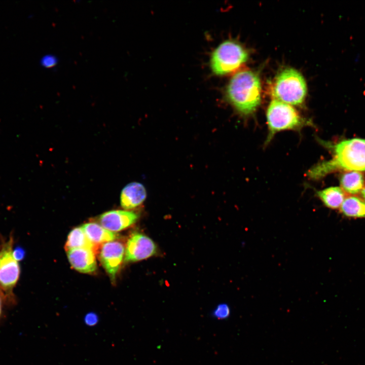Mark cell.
Here are the masks:
<instances>
[{
    "label": "cell",
    "instance_id": "cell-1",
    "mask_svg": "<svg viewBox=\"0 0 365 365\" xmlns=\"http://www.w3.org/2000/svg\"><path fill=\"white\" fill-rule=\"evenodd\" d=\"M326 146L332 152V159L310 169L307 174L310 178L320 179L340 170L365 171V139L354 138Z\"/></svg>",
    "mask_w": 365,
    "mask_h": 365
},
{
    "label": "cell",
    "instance_id": "cell-2",
    "mask_svg": "<svg viewBox=\"0 0 365 365\" xmlns=\"http://www.w3.org/2000/svg\"><path fill=\"white\" fill-rule=\"evenodd\" d=\"M259 76L250 70H242L230 80L226 89L228 100L240 114H252L261 101Z\"/></svg>",
    "mask_w": 365,
    "mask_h": 365
},
{
    "label": "cell",
    "instance_id": "cell-3",
    "mask_svg": "<svg viewBox=\"0 0 365 365\" xmlns=\"http://www.w3.org/2000/svg\"><path fill=\"white\" fill-rule=\"evenodd\" d=\"M268 133L265 144H268L276 133L283 130H298L308 125L309 122L301 117L290 105L276 99L270 103L266 114Z\"/></svg>",
    "mask_w": 365,
    "mask_h": 365
},
{
    "label": "cell",
    "instance_id": "cell-4",
    "mask_svg": "<svg viewBox=\"0 0 365 365\" xmlns=\"http://www.w3.org/2000/svg\"><path fill=\"white\" fill-rule=\"evenodd\" d=\"M273 95L277 100L289 105L302 104L307 94V86L302 74L293 68H286L276 77Z\"/></svg>",
    "mask_w": 365,
    "mask_h": 365
},
{
    "label": "cell",
    "instance_id": "cell-5",
    "mask_svg": "<svg viewBox=\"0 0 365 365\" xmlns=\"http://www.w3.org/2000/svg\"><path fill=\"white\" fill-rule=\"evenodd\" d=\"M247 51L237 42L227 40L220 44L213 51L210 67L213 74L222 76L232 72L247 60Z\"/></svg>",
    "mask_w": 365,
    "mask_h": 365
},
{
    "label": "cell",
    "instance_id": "cell-6",
    "mask_svg": "<svg viewBox=\"0 0 365 365\" xmlns=\"http://www.w3.org/2000/svg\"><path fill=\"white\" fill-rule=\"evenodd\" d=\"M14 243L11 235L7 241H4L0 250V294L4 301L8 302L15 301L13 289L20 276V266L13 258L12 248Z\"/></svg>",
    "mask_w": 365,
    "mask_h": 365
},
{
    "label": "cell",
    "instance_id": "cell-7",
    "mask_svg": "<svg viewBox=\"0 0 365 365\" xmlns=\"http://www.w3.org/2000/svg\"><path fill=\"white\" fill-rule=\"evenodd\" d=\"M125 252L124 244L118 240L105 243L101 246L98 258L113 283L124 260Z\"/></svg>",
    "mask_w": 365,
    "mask_h": 365
},
{
    "label": "cell",
    "instance_id": "cell-8",
    "mask_svg": "<svg viewBox=\"0 0 365 365\" xmlns=\"http://www.w3.org/2000/svg\"><path fill=\"white\" fill-rule=\"evenodd\" d=\"M156 252L157 246L150 237L140 233H134L127 241L124 261H141L153 256Z\"/></svg>",
    "mask_w": 365,
    "mask_h": 365
},
{
    "label": "cell",
    "instance_id": "cell-9",
    "mask_svg": "<svg viewBox=\"0 0 365 365\" xmlns=\"http://www.w3.org/2000/svg\"><path fill=\"white\" fill-rule=\"evenodd\" d=\"M138 218V214L133 211L113 210L101 214L98 217V222L106 230L116 233L130 227Z\"/></svg>",
    "mask_w": 365,
    "mask_h": 365
},
{
    "label": "cell",
    "instance_id": "cell-10",
    "mask_svg": "<svg viewBox=\"0 0 365 365\" xmlns=\"http://www.w3.org/2000/svg\"><path fill=\"white\" fill-rule=\"evenodd\" d=\"M68 261L76 271L85 274L93 273L97 270L95 252L85 248H75L66 251Z\"/></svg>",
    "mask_w": 365,
    "mask_h": 365
},
{
    "label": "cell",
    "instance_id": "cell-11",
    "mask_svg": "<svg viewBox=\"0 0 365 365\" xmlns=\"http://www.w3.org/2000/svg\"><path fill=\"white\" fill-rule=\"evenodd\" d=\"M146 197L147 192L143 185L137 182L129 183L121 191V205L126 210L132 209L141 204Z\"/></svg>",
    "mask_w": 365,
    "mask_h": 365
},
{
    "label": "cell",
    "instance_id": "cell-12",
    "mask_svg": "<svg viewBox=\"0 0 365 365\" xmlns=\"http://www.w3.org/2000/svg\"><path fill=\"white\" fill-rule=\"evenodd\" d=\"M81 227L88 239L97 246L98 244L114 241L119 238L117 233L106 230L98 223H87Z\"/></svg>",
    "mask_w": 365,
    "mask_h": 365
},
{
    "label": "cell",
    "instance_id": "cell-13",
    "mask_svg": "<svg viewBox=\"0 0 365 365\" xmlns=\"http://www.w3.org/2000/svg\"><path fill=\"white\" fill-rule=\"evenodd\" d=\"M316 195L324 206L332 209L340 208L345 199L343 190L338 187H331L318 191Z\"/></svg>",
    "mask_w": 365,
    "mask_h": 365
},
{
    "label": "cell",
    "instance_id": "cell-14",
    "mask_svg": "<svg viewBox=\"0 0 365 365\" xmlns=\"http://www.w3.org/2000/svg\"><path fill=\"white\" fill-rule=\"evenodd\" d=\"M340 185L345 192L351 195L357 194L364 188V176L358 171L345 172L341 176Z\"/></svg>",
    "mask_w": 365,
    "mask_h": 365
},
{
    "label": "cell",
    "instance_id": "cell-15",
    "mask_svg": "<svg viewBox=\"0 0 365 365\" xmlns=\"http://www.w3.org/2000/svg\"><path fill=\"white\" fill-rule=\"evenodd\" d=\"M80 248L91 249L95 252L98 248L88 239L81 226L74 228L69 232L64 246L66 251Z\"/></svg>",
    "mask_w": 365,
    "mask_h": 365
},
{
    "label": "cell",
    "instance_id": "cell-16",
    "mask_svg": "<svg viewBox=\"0 0 365 365\" xmlns=\"http://www.w3.org/2000/svg\"><path fill=\"white\" fill-rule=\"evenodd\" d=\"M340 211L347 217L365 218V201L355 196H349L344 199Z\"/></svg>",
    "mask_w": 365,
    "mask_h": 365
},
{
    "label": "cell",
    "instance_id": "cell-17",
    "mask_svg": "<svg viewBox=\"0 0 365 365\" xmlns=\"http://www.w3.org/2000/svg\"><path fill=\"white\" fill-rule=\"evenodd\" d=\"M230 314V307L227 304L218 305L212 312V315L218 319H224Z\"/></svg>",
    "mask_w": 365,
    "mask_h": 365
},
{
    "label": "cell",
    "instance_id": "cell-18",
    "mask_svg": "<svg viewBox=\"0 0 365 365\" xmlns=\"http://www.w3.org/2000/svg\"><path fill=\"white\" fill-rule=\"evenodd\" d=\"M83 321L86 325L94 326L98 323L99 317L95 312H90L85 314Z\"/></svg>",
    "mask_w": 365,
    "mask_h": 365
},
{
    "label": "cell",
    "instance_id": "cell-19",
    "mask_svg": "<svg viewBox=\"0 0 365 365\" xmlns=\"http://www.w3.org/2000/svg\"><path fill=\"white\" fill-rule=\"evenodd\" d=\"M57 60L56 57L48 55L44 56L41 60L42 65L47 68H50L57 64Z\"/></svg>",
    "mask_w": 365,
    "mask_h": 365
},
{
    "label": "cell",
    "instance_id": "cell-20",
    "mask_svg": "<svg viewBox=\"0 0 365 365\" xmlns=\"http://www.w3.org/2000/svg\"><path fill=\"white\" fill-rule=\"evenodd\" d=\"M12 254L14 259L18 262L24 259L25 251L22 247H17L13 250Z\"/></svg>",
    "mask_w": 365,
    "mask_h": 365
},
{
    "label": "cell",
    "instance_id": "cell-21",
    "mask_svg": "<svg viewBox=\"0 0 365 365\" xmlns=\"http://www.w3.org/2000/svg\"><path fill=\"white\" fill-rule=\"evenodd\" d=\"M3 300H4L3 297L2 296V295L0 294V316L2 313V304H3Z\"/></svg>",
    "mask_w": 365,
    "mask_h": 365
},
{
    "label": "cell",
    "instance_id": "cell-22",
    "mask_svg": "<svg viewBox=\"0 0 365 365\" xmlns=\"http://www.w3.org/2000/svg\"><path fill=\"white\" fill-rule=\"evenodd\" d=\"M361 196L362 198L364 199V201H365V188H363V189L361 192Z\"/></svg>",
    "mask_w": 365,
    "mask_h": 365
}]
</instances>
